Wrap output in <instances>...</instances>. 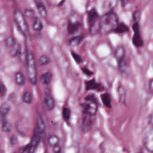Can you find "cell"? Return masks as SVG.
<instances>
[{
	"label": "cell",
	"instance_id": "7a4b0ae2",
	"mask_svg": "<svg viewBox=\"0 0 153 153\" xmlns=\"http://www.w3.org/2000/svg\"><path fill=\"white\" fill-rule=\"evenodd\" d=\"M26 63L28 78L32 84L36 82V66L33 53L29 51L26 54Z\"/></svg>",
	"mask_w": 153,
	"mask_h": 153
},
{
	"label": "cell",
	"instance_id": "44dd1931",
	"mask_svg": "<svg viewBox=\"0 0 153 153\" xmlns=\"http://www.w3.org/2000/svg\"><path fill=\"white\" fill-rule=\"evenodd\" d=\"M52 78H53L52 74L51 72H47L41 75V76L40 78V81H41V83H42L44 84H48L51 82Z\"/></svg>",
	"mask_w": 153,
	"mask_h": 153
},
{
	"label": "cell",
	"instance_id": "8fae6325",
	"mask_svg": "<svg viewBox=\"0 0 153 153\" xmlns=\"http://www.w3.org/2000/svg\"><path fill=\"white\" fill-rule=\"evenodd\" d=\"M40 139H41V137H40L39 132H38V131L37 130V128L36 127L34 129V131H33V136H32V138L30 143L29 144L30 153H33V152L34 151V150L36 148Z\"/></svg>",
	"mask_w": 153,
	"mask_h": 153
},
{
	"label": "cell",
	"instance_id": "e575fe53",
	"mask_svg": "<svg viewBox=\"0 0 153 153\" xmlns=\"http://www.w3.org/2000/svg\"><path fill=\"white\" fill-rule=\"evenodd\" d=\"M81 69L82 73L88 76H90L93 74V72L87 67H82Z\"/></svg>",
	"mask_w": 153,
	"mask_h": 153
},
{
	"label": "cell",
	"instance_id": "2e32d148",
	"mask_svg": "<svg viewBox=\"0 0 153 153\" xmlns=\"http://www.w3.org/2000/svg\"><path fill=\"white\" fill-rule=\"evenodd\" d=\"M84 38V35H78L76 36H74L71 38L69 41V43L72 47H76L78 46L83 41Z\"/></svg>",
	"mask_w": 153,
	"mask_h": 153
},
{
	"label": "cell",
	"instance_id": "603a6c76",
	"mask_svg": "<svg viewBox=\"0 0 153 153\" xmlns=\"http://www.w3.org/2000/svg\"><path fill=\"white\" fill-rule=\"evenodd\" d=\"M89 32L91 35H96L100 32L99 21L89 26Z\"/></svg>",
	"mask_w": 153,
	"mask_h": 153
},
{
	"label": "cell",
	"instance_id": "4fadbf2b",
	"mask_svg": "<svg viewBox=\"0 0 153 153\" xmlns=\"http://www.w3.org/2000/svg\"><path fill=\"white\" fill-rule=\"evenodd\" d=\"M37 130L39 132L41 138H44L45 135V126L44 122V120L42 117L39 115L37 118Z\"/></svg>",
	"mask_w": 153,
	"mask_h": 153
},
{
	"label": "cell",
	"instance_id": "1f68e13d",
	"mask_svg": "<svg viewBox=\"0 0 153 153\" xmlns=\"http://www.w3.org/2000/svg\"><path fill=\"white\" fill-rule=\"evenodd\" d=\"M5 45L7 47L12 48L16 45V42L12 37H8L5 39Z\"/></svg>",
	"mask_w": 153,
	"mask_h": 153
},
{
	"label": "cell",
	"instance_id": "9c48e42d",
	"mask_svg": "<svg viewBox=\"0 0 153 153\" xmlns=\"http://www.w3.org/2000/svg\"><path fill=\"white\" fill-rule=\"evenodd\" d=\"M82 27V24L78 22H73L72 20H69L67 26V30L69 34H74L77 33Z\"/></svg>",
	"mask_w": 153,
	"mask_h": 153
},
{
	"label": "cell",
	"instance_id": "e0dca14e",
	"mask_svg": "<svg viewBox=\"0 0 153 153\" xmlns=\"http://www.w3.org/2000/svg\"><path fill=\"white\" fill-rule=\"evenodd\" d=\"M100 98L102 103L106 107L108 108H111L112 107L111 97V95L108 93H104L102 94L100 96Z\"/></svg>",
	"mask_w": 153,
	"mask_h": 153
},
{
	"label": "cell",
	"instance_id": "836d02e7",
	"mask_svg": "<svg viewBox=\"0 0 153 153\" xmlns=\"http://www.w3.org/2000/svg\"><path fill=\"white\" fill-rule=\"evenodd\" d=\"M6 93V87L4 83L0 81V97H3Z\"/></svg>",
	"mask_w": 153,
	"mask_h": 153
},
{
	"label": "cell",
	"instance_id": "83f0119b",
	"mask_svg": "<svg viewBox=\"0 0 153 153\" xmlns=\"http://www.w3.org/2000/svg\"><path fill=\"white\" fill-rule=\"evenodd\" d=\"M23 101L26 103H30L32 102V97L31 93L29 91H25L22 96Z\"/></svg>",
	"mask_w": 153,
	"mask_h": 153
},
{
	"label": "cell",
	"instance_id": "8d00e7d4",
	"mask_svg": "<svg viewBox=\"0 0 153 153\" xmlns=\"http://www.w3.org/2000/svg\"><path fill=\"white\" fill-rule=\"evenodd\" d=\"M53 151L54 153H60L61 151H62L61 146L59 145H57L53 146Z\"/></svg>",
	"mask_w": 153,
	"mask_h": 153
},
{
	"label": "cell",
	"instance_id": "484cf974",
	"mask_svg": "<svg viewBox=\"0 0 153 153\" xmlns=\"http://www.w3.org/2000/svg\"><path fill=\"white\" fill-rule=\"evenodd\" d=\"M59 138L54 134H52L48 138V143L51 146H54L57 145H59Z\"/></svg>",
	"mask_w": 153,
	"mask_h": 153
},
{
	"label": "cell",
	"instance_id": "f35d334b",
	"mask_svg": "<svg viewBox=\"0 0 153 153\" xmlns=\"http://www.w3.org/2000/svg\"><path fill=\"white\" fill-rule=\"evenodd\" d=\"M149 89L151 93L153 94V78L151 79L149 82Z\"/></svg>",
	"mask_w": 153,
	"mask_h": 153
},
{
	"label": "cell",
	"instance_id": "30bf717a",
	"mask_svg": "<svg viewBox=\"0 0 153 153\" xmlns=\"http://www.w3.org/2000/svg\"><path fill=\"white\" fill-rule=\"evenodd\" d=\"M87 21L88 25H91L97 22L99 20V14L95 8H92L87 12Z\"/></svg>",
	"mask_w": 153,
	"mask_h": 153
},
{
	"label": "cell",
	"instance_id": "d6986e66",
	"mask_svg": "<svg viewBox=\"0 0 153 153\" xmlns=\"http://www.w3.org/2000/svg\"><path fill=\"white\" fill-rule=\"evenodd\" d=\"M35 3H36V6L39 11V14L43 18H46L47 16V11L44 5L39 1H35Z\"/></svg>",
	"mask_w": 153,
	"mask_h": 153
},
{
	"label": "cell",
	"instance_id": "277c9868",
	"mask_svg": "<svg viewBox=\"0 0 153 153\" xmlns=\"http://www.w3.org/2000/svg\"><path fill=\"white\" fill-rule=\"evenodd\" d=\"M132 29L133 30V35L132 37V42L133 45L136 48L142 47L143 44V40L140 35V27L138 22H134L132 26Z\"/></svg>",
	"mask_w": 153,
	"mask_h": 153
},
{
	"label": "cell",
	"instance_id": "6da1fadb",
	"mask_svg": "<svg viewBox=\"0 0 153 153\" xmlns=\"http://www.w3.org/2000/svg\"><path fill=\"white\" fill-rule=\"evenodd\" d=\"M100 32L103 34L113 32L119 23L117 14L113 11H109L105 14L99 20Z\"/></svg>",
	"mask_w": 153,
	"mask_h": 153
},
{
	"label": "cell",
	"instance_id": "cb8c5ba5",
	"mask_svg": "<svg viewBox=\"0 0 153 153\" xmlns=\"http://www.w3.org/2000/svg\"><path fill=\"white\" fill-rule=\"evenodd\" d=\"M10 107L7 103H3L0 106V114L1 117H5L9 112Z\"/></svg>",
	"mask_w": 153,
	"mask_h": 153
},
{
	"label": "cell",
	"instance_id": "ba28073f",
	"mask_svg": "<svg viewBox=\"0 0 153 153\" xmlns=\"http://www.w3.org/2000/svg\"><path fill=\"white\" fill-rule=\"evenodd\" d=\"M85 87L87 91L96 90L97 91H101L104 89L103 86L99 82H97L94 78L86 81L85 82Z\"/></svg>",
	"mask_w": 153,
	"mask_h": 153
},
{
	"label": "cell",
	"instance_id": "5bb4252c",
	"mask_svg": "<svg viewBox=\"0 0 153 153\" xmlns=\"http://www.w3.org/2000/svg\"><path fill=\"white\" fill-rule=\"evenodd\" d=\"M55 105V102L54 99L50 95H47L45 97L43 101V106L46 111L52 110Z\"/></svg>",
	"mask_w": 153,
	"mask_h": 153
},
{
	"label": "cell",
	"instance_id": "f1b7e54d",
	"mask_svg": "<svg viewBox=\"0 0 153 153\" xmlns=\"http://www.w3.org/2000/svg\"><path fill=\"white\" fill-rule=\"evenodd\" d=\"M50 62V57L45 55L41 56L38 60V63L40 65H45L49 63Z\"/></svg>",
	"mask_w": 153,
	"mask_h": 153
},
{
	"label": "cell",
	"instance_id": "8992f818",
	"mask_svg": "<svg viewBox=\"0 0 153 153\" xmlns=\"http://www.w3.org/2000/svg\"><path fill=\"white\" fill-rule=\"evenodd\" d=\"M143 143L145 149L148 152L153 153V127H151L145 134Z\"/></svg>",
	"mask_w": 153,
	"mask_h": 153
},
{
	"label": "cell",
	"instance_id": "d590c367",
	"mask_svg": "<svg viewBox=\"0 0 153 153\" xmlns=\"http://www.w3.org/2000/svg\"><path fill=\"white\" fill-rule=\"evenodd\" d=\"M147 121L148 124L152 126V127H153V112L149 114L147 118Z\"/></svg>",
	"mask_w": 153,
	"mask_h": 153
},
{
	"label": "cell",
	"instance_id": "ffe728a7",
	"mask_svg": "<svg viewBox=\"0 0 153 153\" xmlns=\"http://www.w3.org/2000/svg\"><path fill=\"white\" fill-rule=\"evenodd\" d=\"M117 65H118V69L122 74L127 73V69H128V66H127V61L126 60L125 58L117 62Z\"/></svg>",
	"mask_w": 153,
	"mask_h": 153
},
{
	"label": "cell",
	"instance_id": "9a60e30c",
	"mask_svg": "<svg viewBox=\"0 0 153 153\" xmlns=\"http://www.w3.org/2000/svg\"><path fill=\"white\" fill-rule=\"evenodd\" d=\"M114 56L117 62L125 58V49L123 45H120L117 47L114 52Z\"/></svg>",
	"mask_w": 153,
	"mask_h": 153
},
{
	"label": "cell",
	"instance_id": "3957f363",
	"mask_svg": "<svg viewBox=\"0 0 153 153\" xmlns=\"http://www.w3.org/2000/svg\"><path fill=\"white\" fill-rule=\"evenodd\" d=\"M14 19L20 30L25 37L29 36V29L27 22L20 11L16 9L14 11Z\"/></svg>",
	"mask_w": 153,
	"mask_h": 153
},
{
	"label": "cell",
	"instance_id": "d4e9b609",
	"mask_svg": "<svg viewBox=\"0 0 153 153\" xmlns=\"http://www.w3.org/2000/svg\"><path fill=\"white\" fill-rule=\"evenodd\" d=\"M33 29L35 31H41L42 29L43 25L41 20L38 17H35L33 23Z\"/></svg>",
	"mask_w": 153,
	"mask_h": 153
},
{
	"label": "cell",
	"instance_id": "4dcf8cb0",
	"mask_svg": "<svg viewBox=\"0 0 153 153\" xmlns=\"http://www.w3.org/2000/svg\"><path fill=\"white\" fill-rule=\"evenodd\" d=\"M71 55L74 59V60H75V62L77 63V64H80L82 63V57H81V56L76 53V52L75 51H71Z\"/></svg>",
	"mask_w": 153,
	"mask_h": 153
},
{
	"label": "cell",
	"instance_id": "7402d4cb",
	"mask_svg": "<svg viewBox=\"0 0 153 153\" xmlns=\"http://www.w3.org/2000/svg\"><path fill=\"white\" fill-rule=\"evenodd\" d=\"M14 78L16 82L19 85H23L25 83V77L21 72H16Z\"/></svg>",
	"mask_w": 153,
	"mask_h": 153
},
{
	"label": "cell",
	"instance_id": "f546056e",
	"mask_svg": "<svg viewBox=\"0 0 153 153\" xmlns=\"http://www.w3.org/2000/svg\"><path fill=\"white\" fill-rule=\"evenodd\" d=\"M11 128H12V127H11V124L7 121H4L2 125V130L4 132L8 133V132L11 131Z\"/></svg>",
	"mask_w": 153,
	"mask_h": 153
},
{
	"label": "cell",
	"instance_id": "d6a6232c",
	"mask_svg": "<svg viewBox=\"0 0 153 153\" xmlns=\"http://www.w3.org/2000/svg\"><path fill=\"white\" fill-rule=\"evenodd\" d=\"M85 101H90V102H96L98 103V100L96 96L93 94H88L85 98Z\"/></svg>",
	"mask_w": 153,
	"mask_h": 153
},
{
	"label": "cell",
	"instance_id": "52a82bcc",
	"mask_svg": "<svg viewBox=\"0 0 153 153\" xmlns=\"http://www.w3.org/2000/svg\"><path fill=\"white\" fill-rule=\"evenodd\" d=\"M83 113H87L93 115H96L98 110V103L85 101L81 105Z\"/></svg>",
	"mask_w": 153,
	"mask_h": 153
},
{
	"label": "cell",
	"instance_id": "4316f807",
	"mask_svg": "<svg viewBox=\"0 0 153 153\" xmlns=\"http://www.w3.org/2000/svg\"><path fill=\"white\" fill-rule=\"evenodd\" d=\"M71 111L70 109L66 107L63 108L62 110V117L63 120L66 122H68L69 120L71 118Z\"/></svg>",
	"mask_w": 153,
	"mask_h": 153
},
{
	"label": "cell",
	"instance_id": "ac0fdd59",
	"mask_svg": "<svg viewBox=\"0 0 153 153\" xmlns=\"http://www.w3.org/2000/svg\"><path fill=\"white\" fill-rule=\"evenodd\" d=\"M128 30H129V27L127 25H126L123 22H121V23L119 22V23L118 24V25L117 26L115 29L114 30L113 32L121 34V33H126V32H128Z\"/></svg>",
	"mask_w": 153,
	"mask_h": 153
},
{
	"label": "cell",
	"instance_id": "7c38bea8",
	"mask_svg": "<svg viewBox=\"0 0 153 153\" xmlns=\"http://www.w3.org/2000/svg\"><path fill=\"white\" fill-rule=\"evenodd\" d=\"M117 93L118 95V99L120 103L122 105H126L127 100L126 88L123 85H120L117 88Z\"/></svg>",
	"mask_w": 153,
	"mask_h": 153
},
{
	"label": "cell",
	"instance_id": "74e56055",
	"mask_svg": "<svg viewBox=\"0 0 153 153\" xmlns=\"http://www.w3.org/2000/svg\"><path fill=\"white\" fill-rule=\"evenodd\" d=\"M10 142L11 145H14L17 143V138L15 135H13L10 138Z\"/></svg>",
	"mask_w": 153,
	"mask_h": 153
},
{
	"label": "cell",
	"instance_id": "ab89813d",
	"mask_svg": "<svg viewBox=\"0 0 153 153\" xmlns=\"http://www.w3.org/2000/svg\"><path fill=\"white\" fill-rule=\"evenodd\" d=\"M14 153H16V152H14Z\"/></svg>",
	"mask_w": 153,
	"mask_h": 153
},
{
	"label": "cell",
	"instance_id": "5b68a950",
	"mask_svg": "<svg viewBox=\"0 0 153 153\" xmlns=\"http://www.w3.org/2000/svg\"><path fill=\"white\" fill-rule=\"evenodd\" d=\"M94 115L83 113L81 118V129L83 132H88L93 127L94 121Z\"/></svg>",
	"mask_w": 153,
	"mask_h": 153
}]
</instances>
